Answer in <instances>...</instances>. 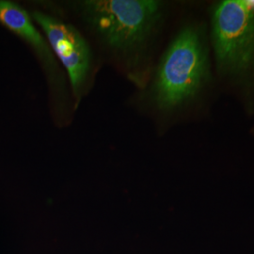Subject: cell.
<instances>
[{"label": "cell", "instance_id": "cell-1", "mask_svg": "<svg viewBox=\"0 0 254 254\" xmlns=\"http://www.w3.org/2000/svg\"><path fill=\"white\" fill-rule=\"evenodd\" d=\"M82 17L112 51L140 53L163 16V4L154 0H88L78 4Z\"/></svg>", "mask_w": 254, "mask_h": 254}, {"label": "cell", "instance_id": "cell-2", "mask_svg": "<svg viewBox=\"0 0 254 254\" xmlns=\"http://www.w3.org/2000/svg\"><path fill=\"white\" fill-rule=\"evenodd\" d=\"M210 76L207 49L198 27H184L161 59L152 97L161 110H173L197 97Z\"/></svg>", "mask_w": 254, "mask_h": 254}, {"label": "cell", "instance_id": "cell-3", "mask_svg": "<svg viewBox=\"0 0 254 254\" xmlns=\"http://www.w3.org/2000/svg\"><path fill=\"white\" fill-rule=\"evenodd\" d=\"M212 40L218 72L246 84L254 78V5L225 0L212 13Z\"/></svg>", "mask_w": 254, "mask_h": 254}, {"label": "cell", "instance_id": "cell-4", "mask_svg": "<svg viewBox=\"0 0 254 254\" xmlns=\"http://www.w3.org/2000/svg\"><path fill=\"white\" fill-rule=\"evenodd\" d=\"M32 19L68 73L73 94L80 100L82 90L91 66V52L86 39L77 28L42 11H34Z\"/></svg>", "mask_w": 254, "mask_h": 254}, {"label": "cell", "instance_id": "cell-5", "mask_svg": "<svg viewBox=\"0 0 254 254\" xmlns=\"http://www.w3.org/2000/svg\"><path fill=\"white\" fill-rule=\"evenodd\" d=\"M0 23L32 46L49 68L55 67L54 54L46 37L35 27L33 19L28 15L25 9L12 2L1 0Z\"/></svg>", "mask_w": 254, "mask_h": 254}]
</instances>
